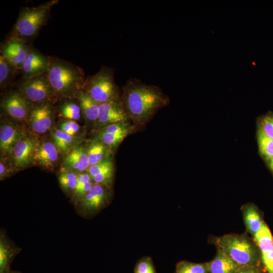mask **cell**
<instances>
[{
    "instance_id": "5bb4252c",
    "label": "cell",
    "mask_w": 273,
    "mask_h": 273,
    "mask_svg": "<svg viewBox=\"0 0 273 273\" xmlns=\"http://www.w3.org/2000/svg\"><path fill=\"white\" fill-rule=\"evenodd\" d=\"M38 143L32 138L20 139L14 146L11 153L14 166L22 169L29 166L33 161V156Z\"/></svg>"
},
{
    "instance_id": "8fae6325",
    "label": "cell",
    "mask_w": 273,
    "mask_h": 273,
    "mask_svg": "<svg viewBox=\"0 0 273 273\" xmlns=\"http://www.w3.org/2000/svg\"><path fill=\"white\" fill-rule=\"evenodd\" d=\"M53 115L51 102L36 103L32 105L28 117L33 131L40 134L46 132L52 126Z\"/></svg>"
},
{
    "instance_id": "e0dca14e",
    "label": "cell",
    "mask_w": 273,
    "mask_h": 273,
    "mask_svg": "<svg viewBox=\"0 0 273 273\" xmlns=\"http://www.w3.org/2000/svg\"><path fill=\"white\" fill-rule=\"evenodd\" d=\"M58 159V148L51 142L45 141L38 144L33 156V161L41 167L52 169Z\"/></svg>"
},
{
    "instance_id": "d6a6232c",
    "label": "cell",
    "mask_w": 273,
    "mask_h": 273,
    "mask_svg": "<svg viewBox=\"0 0 273 273\" xmlns=\"http://www.w3.org/2000/svg\"><path fill=\"white\" fill-rule=\"evenodd\" d=\"M260 128L267 136L273 140V115L264 117Z\"/></svg>"
},
{
    "instance_id": "4316f807",
    "label": "cell",
    "mask_w": 273,
    "mask_h": 273,
    "mask_svg": "<svg viewBox=\"0 0 273 273\" xmlns=\"http://www.w3.org/2000/svg\"><path fill=\"white\" fill-rule=\"evenodd\" d=\"M77 175L76 172L66 170L59 175V184L67 194L73 195L77 185Z\"/></svg>"
},
{
    "instance_id": "d590c367",
    "label": "cell",
    "mask_w": 273,
    "mask_h": 273,
    "mask_svg": "<svg viewBox=\"0 0 273 273\" xmlns=\"http://www.w3.org/2000/svg\"><path fill=\"white\" fill-rule=\"evenodd\" d=\"M235 273H262L258 265L244 266L239 268Z\"/></svg>"
},
{
    "instance_id": "836d02e7",
    "label": "cell",
    "mask_w": 273,
    "mask_h": 273,
    "mask_svg": "<svg viewBox=\"0 0 273 273\" xmlns=\"http://www.w3.org/2000/svg\"><path fill=\"white\" fill-rule=\"evenodd\" d=\"M60 129L66 133L74 136L78 133L80 129V126L74 121L70 120L63 122L60 126Z\"/></svg>"
},
{
    "instance_id": "83f0119b",
    "label": "cell",
    "mask_w": 273,
    "mask_h": 273,
    "mask_svg": "<svg viewBox=\"0 0 273 273\" xmlns=\"http://www.w3.org/2000/svg\"><path fill=\"white\" fill-rule=\"evenodd\" d=\"M174 273H208V262L180 261L177 263Z\"/></svg>"
},
{
    "instance_id": "9c48e42d",
    "label": "cell",
    "mask_w": 273,
    "mask_h": 273,
    "mask_svg": "<svg viewBox=\"0 0 273 273\" xmlns=\"http://www.w3.org/2000/svg\"><path fill=\"white\" fill-rule=\"evenodd\" d=\"M30 102L19 90L12 91L2 100L1 108L9 116L23 120L28 117Z\"/></svg>"
},
{
    "instance_id": "6da1fadb",
    "label": "cell",
    "mask_w": 273,
    "mask_h": 273,
    "mask_svg": "<svg viewBox=\"0 0 273 273\" xmlns=\"http://www.w3.org/2000/svg\"><path fill=\"white\" fill-rule=\"evenodd\" d=\"M121 100L134 126L146 124L169 103V98L160 87L137 78L129 79L122 87Z\"/></svg>"
},
{
    "instance_id": "52a82bcc",
    "label": "cell",
    "mask_w": 273,
    "mask_h": 273,
    "mask_svg": "<svg viewBox=\"0 0 273 273\" xmlns=\"http://www.w3.org/2000/svg\"><path fill=\"white\" fill-rule=\"evenodd\" d=\"M18 86V90L34 104L51 102L53 97H57L48 72L30 77L22 76Z\"/></svg>"
},
{
    "instance_id": "f1b7e54d",
    "label": "cell",
    "mask_w": 273,
    "mask_h": 273,
    "mask_svg": "<svg viewBox=\"0 0 273 273\" xmlns=\"http://www.w3.org/2000/svg\"><path fill=\"white\" fill-rule=\"evenodd\" d=\"M257 142L261 155L268 160L273 157V140L267 136L260 128L257 132Z\"/></svg>"
},
{
    "instance_id": "7a4b0ae2",
    "label": "cell",
    "mask_w": 273,
    "mask_h": 273,
    "mask_svg": "<svg viewBox=\"0 0 273 273\" xmlns=\"http://www.w3.org/2000/svg\"><path fill=\"white\" fill-rule=\"evenodd\" d=\"M48 74L57 97L76 98L83 90L85 77L79 67L65 60L49 56Z\"/></svg>"
},
{
    "instance_id": "f546056e",
    "label": "cell",
    "mask_w": 273,
    "mask_h": 273,
    "mask_svg": "<svg viewBox=\"0 0 273 273\" xmlns=\"http://www.w3.org/2000/svg\"><path fill=\"white\" fill-rule=\"evenodd\" d=\"M54 144L58 149L62 152L68 151L74 141L73 136L61 129H57L52 133Z\"/></svg>"
},
{
    "instance_id": "30bf717a",
    "label": "cell",
    "mask_w": 273,
    "mask_h": 273,
    "mask_svg": "<svg viewBox=\"0 0 273 273\" xmlns=\"http://www.w3.org/2000/svg\"><path fill=\"white\" fill-rule=\"evenodd\" d=\"M134 128L129 122L110 124L98 129L97 139L112 150L132 133Z\"/></svg>"
},
{
    "instance_id": "d6986e66",
    "label": "cell",
    "mask_w": 273,
    "mask_h": 273,
    "mask_svg": "<svg viewBox=\"0 0 273 273\" xmlns=\"http://www.w3.org/2000/svg\"><path fill=\"white\" fill-rule=\"evenodd\" d=\"M22 138L20 131L11 124H5L0 130L1 150L5 154L11 153L15 145Z\"/></svg>"
},
{
    "instance_id": "4dcf8cb0",
    "label": "cell",
    "mask_w": 273,
    "mask_h": 273,
    "mask_svg": "<svg viewBox=\"0 0 273 273\" xmlns=\"http://www.w3.org/2000/svg\"><path fill=\"white\" fill-rule=\"evenodd\" d=\"M60 112L63 117L73 121L79 120L82 113L79 103L74 102L63 103L60 107Z\"/></svg>"
},
{
    "instance_id": "7c38bea8",
    "label": "cell",
    "mask_w": 273,
    "mask_h": 273,
    "mask_svg": "<svg viewBox=\"0 0 273 273\" xmlns=\"http://www.w3.org/2000/svg\"><path fill=\"white\" fill-rule=\"evenodd\" d=\"M27 42L23 39L10 36L1 49V54L18 71H21L28 53L29 45Z\"/></svg>"
},
{
    "instance_id": "8d00e7d4",
    "label": "cell",
    "mask_w": 273,
    "mask_h": 273,
    "mask_svg": "<svg viewBox=\"0 0 273 273\" xmlns=\"http://www.w3.org/2000/svg\"><path fill=\"white\" fill-rule=\"evenodd\" d=\"M268 161H269V162H268L269 166L270 169L273 172V157H272L269 160H268Z\"/></svg>"
},
{
    "instance_id": "2e32d148",
    "label": "cell",
    "mask_w": 273,
    "mask_h": 273,
    "mask_svg": "<svg viewBox=\"0 0 273 273\" xmlns=\"http://www.w3.org/2000/svg\"><path fill=\"white\" fill-rule=\"evenodd\" d=\"M66 170L83 172L90 166L87 149L76 146L69 150L64 158Z\"/></svg>"
},
{
    "instance_id": "484cf974",
    "label": "cell",
    "mask_w": 273,
    "mask_h": 273,
    "mask_svg": "<svg viewBox=\"0 0 273 273\" xmlns=\"http://www.w3.org/2000/svg\"><path fill=\"white\" fill-rule=\"evenodd\" d=\"M18 70L1 54L0 86L3 88L10 84Z\"/></svg>"
},
{
    "instance_id": "5b68a950",
    "label": "cell",
    "mask_w": 273,
    "mask_h": 273,
    "mask_svg": "<svg viewBox=\"0 0 273 273\" xmlns=\"http://www.w3.org/2000/svg\"><path fill=\"white\" fill-rule=\"evenodd\" d=\"M115 70L112 67L102 66L96 74L86 77L82 90L99 104L120 97Z\"/></svg>"
},
{
    "instance_id": "1f68e13d",
    "label": "cell",
    "mask_w": 273,
    "mask_h": 273,
    "mask_svg": "<svg viewBox=\"0 0 273 273\" xmlns=\"http://www.w3.org/2000/svg\"><path fill=\"white\" fill-rule=\"evenodd\" d=\"M134 273H157L152 258L145 256L141 258L134 266Z\"/></svg>"
},
{
    "instance_id": "d4e9b609",
    "label": "cell",
    "mask_w": 273,
    "mask_h": 273,
    "mask_svg": "<svg viewBox=\"0 0 273 273\" xmlns=\"http://www.w3.org/2000/svg\"><path fill=\"white\" fill-rule=\"evenodd\" d=\"M93 185L94 183L87 172L78 174L77 187L72 195L74 205L87 194Z\"/></svg>"
},
{
    "instance_id": "e575fe53",
    "label": "cell",
    "mask_w": 273,
    "mask_h": 273,
    "mask_svg": "<svg viewBox=\"0 0 273 273\" xmlns=\"http://www.w3.org/2000/svg\"><path fill=\"white\" fill-rule=\"evenodd\" d=\"M262 262L268 273H273V251L261 255Z\"/></svg>"
},
{
    "instance_id": "74e56055",
    "label": "cell",
    "mask_w": 273,
    "mask_h": 273,
    "mask_svg": "<svg viewBox=\"0 0 273 273\" xmlns=\"http://www.w3.org/2000/svg\"><path fill=\"white\" fill-rule=\"evenodd\" d=\"M10 273H21V272H18V271H11Z\"/></svg>"
},
{
    "instance_id": "277c9868",
    "label": "cell",
    "mask_w": 273,
    "mask_h": 273,
    "mask_svg": "<svg viewBox=\"0 0 273 273\" xmlns=\"http://www.w3.org/2000/svg\"><path fill=\"white\" fill-rule=\"evenodd\" d=\"M58 2L51 1L36 7L22 8L11 36L26 42L34 39L48 22L51 9Z\"/></svg>"
},
{
    "instance_id": "9a60e30c",
    "label": "cell",
    "mask_w": 273,
    "mask_h": 273,
    "mask_svg": "<svg viewBox=\"0 0 273 273\" xmlns=\"http://www.w3.org/2000/svg\"><path fill=\"white\" fill-rule=\"evenodd\" d=\"M87 171L94 184L112 187L115 168L112 158L90 165Z\"/></svg>"
},
{
    "instance_id": "7402d4cb",
    "label": "cell",
    "mask_w": 273,
    "mask_h": 273,
    "mask_svg": "<svg viewBox=\"0 0 273 273\" xmlns=\"http://www.w3.org/2000/svg\"><path fill=\"white\" fill-rule=\"evenodd\" d=\"M86 149L90 166L112 158V150L97 139L90 142Z\"/></svg>"
},
{
    "instance_id": "44dd1931",
    "label": "cell",
    "mask_w": 273,
    "mask_h": 273,
    "mask_svg": "<svg viewBox=\"0 0 273 273\" xmlns=\"http://www.w3.org/2000/svg\"><path fill=\"white\" fill-rule=\"evenodd\" d=\"M76 98L83 117L86 120L96 123L98 118L100 104L83 90L78 94Z\"/></svg>"
},
{
    "instance_id": "4fadbf2b",
    "label": "cell",
    "mask_w": 273,
    "mask_h": 273,
    "mask_svg": "<svg viewBox=\"0 0 273 273\" xmlns=\"http://www.w3.org/2000/svg\"><path fill=\"white\" fill-rule=\"evenodd\" d=\"M49 56L41 54L29 45L27 56L21 69L22 76L30 77L47 73L49 70Z\"/></svg>"
},
{
    "instance_id": "3957f363",
    "label": "cell",
    "mask_w": 273,
    "mask_h": 273,
    "mask_svg": "<svg viewBox=\"0 0 273 273\" xmlns=\"http://www.w3.org/2000/svg\"><path fill=\"white\" fill-rule=\"evenodd\" d=\"M215 245L240 267L258 265L260 251L256 243L244 235L229 234L216 239Z\"/></svg>"
},
{
    "instance_id": "ba28073f",
    "label": "cell",
    "mask_w": 273,
    "mask_h": 273,
    "mask_svg": "<svg viewBox=\"0 0 273 273\" xmlns=\"http://www.w3.org/2000/svg\"><path fill=\"white\" fill-rule=\"evenodd\" d=\"M129 120L120 96L100 104L98 118L96 123L101 129L110 124L129 122Z\"/></svg>"
},
{
    "instance_id": "cb8c5ba5",
    "label": "cell",
    "mask_w": 273,
    "mask_h": 273,
    "mask_svg": "<svg viewBox=\"0 0 273 273\" xmlns=\"http://www.w3.org/2000/svg\"><path fill=\"white\" fill-rule=\"evenodd\" d=\"M253 237L261 255L273 251V237L265 223H263L260 230Z\"/></svg>"
},
{
    "instance_id": "603a6c76",
    "label": "cell",
    "mask_w": 273,
    "mask_h": 273,
    "mask_svg": "<svg viewBox=\"0 0 273 273\" xmlns=\"http://www.w3.org/2000/svg\"><path fill=\"white\" fill-rule=\"evenodd\" d=\"M242 211L247 230L254 236L264 223L261 216L256 207L251 204L244 206Z\"/></svg>"
},
{
    "instance_id": "8992f818",
    "label": "cell",
    "mask_w": 273,
    "mask_h": 273,
    "mask_svg": "<svg viewBox=\"0 0 273 273\" xmlns=\"http://www.w3.org/2000/svg\"><path fill=\"white\" fill-rule=\"evenodd\" d=\"M112 187L94 184L87 194L75 204L77 213L85 218H92L111 203Z\"/></svg>"
},
{
    "instance_id": "ac0fdd59",
    "label": "cell",
    "mask_w": 273,
    "mask_h": 273,
    "mask_svg": "<svg viewBox=\"0 0 273 273\" xmlns=\"http://www.w3.org/2000/svg\"><path fill=\"white\" fill-rule=\"evenodd\" d=\"M239 267L233 260L218 250L214 259L208 262V273H235Z\"/></svg>"
},
{
    "instance_id": "ffe728a7",
    "label": "cell",
    "mask_w": 273,
    "mask_h": 273,
    "mask_svg": "<svg viewBox=\"0 0 273 273\" xmlns=\"http://www.w3.org/2000/svg\"><path fill=\"white\" fill-rule=\"evenodd\" d=\"M18 253V248H15L10 241L1 233L0 238V273H10V265Z\"/></svg>"
}]
</instances>
